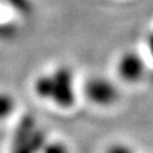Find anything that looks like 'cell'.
I'll list each match as a JSON object with an SVG mask.
<instances>
[{"instance_id": "cell-1", "label": "cell", "mask_w": 153, "mask_h": 153, "mask_svg": "<svg viewBox=\"0 0 153 153\" xmlns=\"http://www.w3.org/2000/svg\"><path fill=\"white\" fill-rule=\"evenodd\" d=\"M33 91L38 98L60 110L73 108L78 98L75 75L65 65L38 75L33 83Z\"/></svg>"}, {"instance_id": "cell-2", "label": "cell", "mask_w": 153, "mask_h": 153, "mask_svg": "<svg viewBox=\"0 0 153 153\" xmlns=\"http://www.w3.org/2000/svg\"><path fill=\"white\" fill-rule=\"evenodd\" d=\"M83 94L91 105L100 108L112 107L120 97L117 85L102 75L91 76L83 85Z\"/></svg>"}, {"instance_id": "cell-3", "label": "cell", "mask_w": 153, "mask_h": 153, "mask_svg": "<svg viewBox=\"0 0 153 153\" xmlns=\"http://www.w3.org/2000/svg\"><path fill=\"white\" fill-rule=\"evenodd\" d=\"M146 61L137 51H125L116 63V73L121 82L126 84L139 83L146 74Z\"/></svg>"}, {"instance_id": "cell-4", "label": "cell", "mask_w": 153, "mask_h": 153, "mask_svg": "<svg viewBox=\"0 0 153 153\" xmlns=\"http://www.w3.org/2000/svg\"><path fill=\"white\" fill-rule=\"evenodd\" d=\"M38 153H71V152L69 146L64 142L56 139H50V140L45 139Z\"/></svg>"}, {"instance_id": "cell-5", "label": "cell", "mask_w": 153, "mask_h": 153, "mask_svg": "<svg viewBox=\"0 0 153 153\" xmlns=\"http://www.w3.org/2000/svg\"><path fill=\"white\" fill-rule=\"evenodd\" d=\"M14 110V100L9 94L0 93V120L9 116Z\"/></svg>"}, {"instance_id": "cell-6", "label": "cell", "mask_w": 153, "mask_h": 153, "mask_svg": "<svg viewBox=\"0 0 153 153\" xmlns=\"http://www.w3.org/2000/svg\"><path fill=\"white\" fill-rule=\"evenodd\" d=\"M103 153H137L135 149L129 143L125 142H114L106 147Z\"/></svg>"}, {"instance_id": "cell-7", "label": "cell", "mask_w": 153, "mask_h": 153, "mask_svg": "<svg viewBox=\"0 0 153 153\" xmlns=\"http://www.w3.org/2000/svg\"><path fill=\"white\" fill-rule=\"evenodd\" d=\"M147 49H148V54L149 56L153 59V31L148 35V38H147Z\"/></svg>"}]
</instances>
